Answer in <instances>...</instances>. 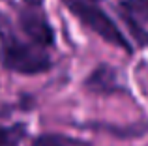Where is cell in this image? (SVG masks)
Listing matches in <instances>:
<instances>
[{
	"label": "cell",
	"mask_w": 148,
	"mask_h": 146,
	"mask_svg": "<svg viewBox=\"0 0 148 146\" xmlns=\"http://www.w3.org/2000/svg\"><path fill=\"white\" fill-rule=\"evenodd\" d=\"M17 30L40 49H53L56 45V32L45 13V8L17 6Z\"/></svg>",
	"instance_id": "cell-3"
},
{
	"label": "cell",
	"mask_w": 148,
	"mask_h": 146,
	"mask_svg": "<svg viewBox=\"0 0 148 146\" xmlns=\"http://www.w3.org/2000/svg\"><path fill=\"white\" fill-rule=\"evenodd\" d=\"M64 8L88 30L107 41L109 45L124 51L126 55H133L135 47L127 36L120 30V26L112 21V17L103 10L101 0H60Z\"/></svg>",
	"instance_id": "cell-2"
},
{
	"label": "cell",
	"mask_w": 148,
	"mask_h": 146,
	"mask_svg": "<svg viewBox=\"0 0 148 146\" xmlns=\"http://www.w3.org/2000/svg\"><path fill=\"white\" fill-rule=\"evenodd\" d=\"M23 6H30V8H43L45 0H21Z\"/></svg>",
	"instance_id": "cell-9"
},
{
	"label": "cell",
	"mask_w": 148,
	"mask_h": 146,
	"mask_svg": "<svg viewBox=\"0 0 148 146\" xmlns=\"http://www.w3.org/2000/svg\"><path fill=\"white\" fill-rule=\"evenodd\" d=\"M83 88L88 94L109 98V96H127L131 98V90L122 81V75L109 62H99L83 81Z\"/></svg>",
	"instance_id": "cell-4"
},
{
	"label": "cell",
	"mask_w": 148,
	"mask_h": 146,
	"mask_svg": "<svg viewBox=\"0 0 148 146\" xmlns=\"http://www.w3.org/2000/svg\"><path fill=\"white\" fill-rule=\"evenodd\" d=\"M77 128L90 129L94 133H105L118 141H135L148 135V120H137L131 124H112L103 120H86L83 124H75Z\"/></svg>",
	"instance_id": "cell-6"
},
{
	"label": "cell",
	"mask_w": 148,
	"mask_h": 146,
	"mask_svg": "<svg viewBox=\"0 0 148 146\" xmlns=\"http://www.w3.org/2000/svg\"><path fill=\"white\" fill-rule=\"evenodd\" d=\"M116 10L135 43L139 47H148V30L145 28L148 25V0H120Z\"/></svg>",
	"instance_id": "cell-5"
},
{
	"label": "cell",
	"mask_w": 148,
	"mask_h": 146,
	"mask_svg": "<svg viewBox=\"0 0 148 146\" xmlns=\"http://www.w3.org/2000/svg\"><path fill=\"white\" fill-rule=\"evenodd\" d=\"M0 68L15 75L36 77L49 73L54 60L49 51L21 38L11 19L0 10Z\"/></svg>",
	"instance_id": "cell-1"
},
{
	"label": "cell",
	"mask_w": 148,
	"mask_h": 146,
	"mask_svg": "<svg viewBox=\"0 0 148 146\" xmlns=\"http://www.w3.org/2000/svg\"><path fill=\"white\" fill-rule=\"evenodd\" d=\"M28 146H94V143L75 135H68V133L45 131L34 137Z\"/></svg>",
	"instance_id": "cell-7"
},
{
	"label": "cell",
	"mask_w": 148,
	"mask_h": 146,
	"mask_svg": "<svg viewBox=\"0 0 148 146\" xmlns=\"http://www.w3.org/2000/svg\"><path fill=\"white\" fill-rule=\"evenodd\" d=\"M28 137V124L26 122H13V124H0V146H21Z\"/></svg>",
	"instance_id": "cell-8"
}]
</instances>
